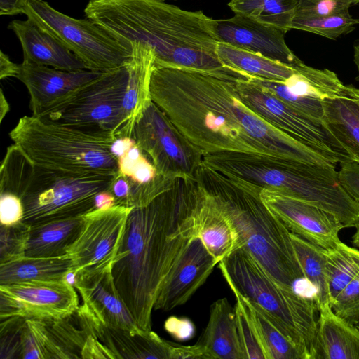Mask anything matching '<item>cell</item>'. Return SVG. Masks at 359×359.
I'll return each instance as SVG.
<instances>
[{
  "mask_svg": "<svg viewBox=\"0 0 359 359\" xmlns=\"http://www.w3.org/2000/svg\"><path fill=\"white\" fill-rule=\"evenodd\" d=\"M83 215L31 226L26 257H57L67 255L79 235Z\"/></svg>",
  "mask_w": 359,
  "mask_h": 359,
  "instance_id": "484cf974",
  "label": "cell"
},
{
  "mask_svg": "<svg viewBox=\"0 0 359 359\" xmlns=\"http://www.w3.org/2000/svg\"><path fill=\"white\" fill-rule=\"evenodd\" d=\"M215 32L219 42L290 66L302 62L287 46L285 32L252 18L235 14L216 20Z\"/></svg>",
  "mask_w": 359,
  "mask_h": 359,
  "instance_id": "2e32d148",
  "label": "cell"
},
{
  "mask_svg": "<svg viewBox=\"0 0 359 359\" xmlns=\"http://www.w3.org/2000/svg\"><path fill=\"white\" fill-rule=\"evenodd\" d=\"M128 79L127 64L104 72L34 116L93 135L121 137L123 101Z\"/></svg>",
  "mask_w": 359,
  "mask_h": 359,
  "instance_id": "52a82bcc",
  "label": "cell"
},
{
  "mask_svg": "<svg viewBox=\"0 0 359 359\" xmlns=\"http://www.w3.org/2000/svg\"><path fill=\"white\" fill-rule=\"evenodd\" d=\"M73 285L79 291L83 304L102 323L134 334L143 332L122 300L111 270L77 272Z\"/></svg>",
  "mask_w": 359,
  "mask_h": 359,
  "instance_id": "ac0fdd59",
  "label": "cell"
},
{
  "mask_svg": "<svg viewBox=\"0 0 359 359\" xmlns=\"http://www.w3.org/2000/svg\"><path fill=\"white\" fill-rule=\"evenodd\" d=\"M9 137L36 166L74 174L118 173L117 159L110 151L116 137L85 133L32 115L20 118Z\"/></svg>",
  "mask_w": 359,
  "mask_h": 359,
  "instance_id": "8992f818",
  "label": "cell"
},
{
  "mask_svg": "<svg viewBox=\"0 0 359 359\" xmlns=\"http://www.w3.org/2000/svg\"><path fill=\"white\" fill-rule=\"evenodd\" d=\"M79 306L76 288L66 280L0 285V318L57 320L72 314Z\"/></svg>",
  "mask_w": 359,
  "mask_h": 359,
  "instance_id": "4fadbf2b",
  "label": "cell"
},
{
  "mask_svg": "<svg viewBox=\"0 0 359 359\" xmlns=\"http://www.w3.org/2000/svg\"><path fill=\"white\" fill-rule=\"evenodd\" d=\"M312 359H359V330L330 305L319 310Z\"/></svg>",
  "mask_w": 359,
  "mask_h": 359,
  "instance_id": "603a6c76",
  "label": "cell"
},
{
  "mask_svg": "<svg viewBox=\"0 0 359 359\" xmlns=\"http://www.w3.org/2000/svg\"><path fill=\"white\" fill-rule=\"evenodd\" d=\"M355 232L352 237L353 245L359 250V222L355 226Z\"/></svg>",
  "mask_w": 359,
  "mask_h": 359,
  "instance_id": "f907efd6",
  "label": "cell"
},
{
  "mask_svg": "<svg viewBox=\"0 0 359 359\" xmlns=\"http://www.w3.org/2000/svg\"><path fill=\"white\" fill-rule=\"evenodd\" d=\"M260 196L291 233L324 249L341 241L339 233L344 226L334 214L274 191L262 189Z\"/></svg>",
  "mask_w": 359,
  "mask_h": 359,
  "instance_id": "5bb4252c",
  "label": "cell"
},
{
  "mask_svg": "<svg viewBox=\"0 0 359 359\" xmlns=\"http://www.w3.org/2000/svg\"><path fill=\"white\" fill-rule=\"evenodd\" d=\"M19 72V64L13 62L2 50L0 51V79L16 77Z\"/></svg>",
  "mask_w": 359,
  "mask_h": 359,
  "instance_id": "7dc6e473",
  "label": "cell"
},
{
  "mask_svg": "<svg viewBox=\"0 0 359 359\" xmlns=\"http://www.w3.org/2000/svg\"><path fill=\"white\" fill-rule=\"evenodd\" d=\"M132 137L160 175L196 180L203 153L152 100L135 122Z\"/></svg>",
  "mask_w": 359,
  "mask_h": 359,
  "instance_id": "8fae6325",
  "label": "cell"
},
{
  "mask_svg": "<svg viewBox=\"0 0 359 359\" xmlns=\"http://www.w3.org/2000/svg\"><path fill=\"white\" fill-rule=\"evenodd\" d=\"M218 265L231 290L261 307L307 359H312L317 328L315 301L277 283L241 248Z\"/></svg>",
  "mask_w": 359,
  "mask_h": 359,
  "instance_id": "5b68a950",
  "label": "cell"
},
{
  "mask_svg": "<svg viewBox=\"0 0 359 359\" xmlns=\"http://www.w3.org/2000/svg\"><path fill=\"white\" fill-rule=\"evenodd\" d=\"M133 208L114 205L83 215L81 232L67 253L73 261L74 274L111 270Z\"/></svg>",
  "mask_w": 359,
  "mask_h": 359,
  "instance_id": "7c38bea8",
  "label": "cell"
},
{
  "mask_svg": "<svg viewBox=\"0 0 359 359\" xmlns=\"http://www.w3.org/2000/svg\"><path fill=\"white\" fill-rule=\"evenodd\" d=\"M265 0H230L229 8L235 14L248 16L258 20L260 17Z\"/></svg>",
  "mask_w": 359,
  "mask_h": 359,
  "instance_id": "ee69618b",
  "label": "cell"
},
{
  "mask_svg": "<svg viewBox=\"0 0 359 359\" xmlns=\"http://www.w3.org/2000/svg\"><path fill=\"white\" fill-rule=\"evenodd\" d=\"M235 313L240 343L244 359H268L251 311L246 300L236 291Z\"/></svg>",
  "mask_w": 359,
  "mask_h": 359,
  "instance_id": "836d02e7",
  "label": "cell"
},
{
  "mask_svg": "<svg viewBox=\"0 0 359 359\" xmlns=\"http://www.w3.org/2000/svg\"><path fill=\"white\" fill-rule=\"evenodd\" d=\"M24 208L22 200L16 195L0 194L1 225H12L22 220Z\"/></svg>",
  "mask_w": 359,
  "mask_h": 359,
  "instance_id": "60d3db41",
  "label": "cell"
},
{
  "mask_svg": "<svg viewBox=\"0 0 359 359\" xmlns=\"http://www.w3.org/2000/svg\"><path fill=\"white\" fill-rule=\"evenodd\" d=\"M246 302L250 306L268 359H307L304 353L281 332L261 307L253 302L248 300Z\"/></svg>",
  "mask_w": 359,
  "mask_h": 359,
  "instance_id": "1f68e13d",
  "label": "cell"
},
{
  "mask_svg": "<svg viewBox=\"0 0 359 359\" xmlns=\"http://www.w3.org/2000/svg\"><path fill=\"white\" fill-rule=\"evenodd\" d=\"M31 226L22 221L0 226V264L25 256Z\"/></svg>",
  "mask_w": 359,
  "mask_h": 359,
  "instance_id": "8d00e7d4",
  "label": "cell"
},
{
  "mask_svg": "<svg viewBox=\"0 0 359 359\" xmlns=\"http://www.w3.org/2000/svg\"><path fill=\"white\" fill-rule=\"evenodd\" d=\"M200 187L177 177L146 205L129 213L111 273L137 325L151 330V313L162 285L189 241L197 235Z\"/></svg>",
  "mask_w": 359,
  "mask_h": 359,
  "instance_id": "7a4b0ae2",
  "label": "cell"
},
{
  "mask_svg": "<svg viewBox=\"0 0 359 359\" xmlns=\"http://www.w3.org/2000/svg\"><path fill=\"white\" fill-rule=\"evenodd\" d=\"M330 304L359 273V250L341 241L325 249Z\"/></svg>",
  "mask_w": 359,
  "mask_h": 359,
  "instance_id": "4dcf8cb0",
  "label": "cell"
},
{
  "mask_svg": "<svg viewBox=\"0 0 359 359\" xmlns=\"http://www.w3.org/2000/svg\"><path fill=\"white\" fill-rule=\"evenodd\" d=\"M217 264L200 237L195 236L165 278L154 310L168 311L185 304L205 283Z\"/></svg>",
  "mask_w": 359,
  "mask_h": 359,
  "instance_id": "9a60e30c",
  "label": "cell"
},
{
  "mask_svg": "<svg viewBox=\"0 0 359 359\" xmlns=\"http://www.w3.org/2000/svg\"><path fill=\"white\" fill-rule=\"evenodd\" d=\"M10 109L9 104L6 99L4 92L1 90L0 93V123L2 122L4 116Z\"/></svg>",
  "mask_w": 359,
  "mask_h": 359,
  "instance_id": "681fc988",
  "label": "cell"
},
{
  "mask_svg": "<svg viewBox=\"0 0 359 359\" xmlns=\"http://www.w3.org/2000/svg\"><path fill=\"white\" fill-rule=\"evenodd\" d=\"M114 205H116L115 198L109 190L102 191L95 196V210L108 209Z\"/></svg>",
  "mask_w": 359,
  "mask_h": 359,
  "instance_id": "c3c4849f",
  "label": "cell"
},
{
  "mask_svg": "<svg viewBox=\"0 0 359 359\" xmlns=\"http://www.w3.org/2000/svg\"><path fill=\"white\" fill-rule=\"evenodd\" d=\"M130 43L133 53L127 63L128 79L123 101L124 123L121 137H132L135 122L151 101L150 79L156 58L150 46L138 42Z\"/></svg>",
  "mask_w": 359,
  "mask_h": 359,
  "instance_id": "7402d4cb",
  "label": "cell"
},
{
  "mask_svg": "<svg viewBox=\"0 0 359 359\" xmlns=\"http://www.w3.org/2000/svg\"><path fill=\"white\" fill-rule=\"evenodd\" d=\"M87 18L125 43L150 46L155 61L212 72L237 73L219 60L216 20L160 0H89Z\"/></svg>",
  "mask_w": 359,
  "mask_h": 359,
  "instance_id": "3957f363",
  "label": "cell"
},
{
  "mask_svg": "<svg viewBox=\"0 0 359 359\" xmlns=\"http://www.w3.org/2000/svg\"><path fill=\"white\" fill-rule=\"evenodd\" d=\"M89 69L67 71L32 62L19 64L16 79L26 86L32 116L101 76Z\"/></svg>",
  "mask_w": 359,
  "mask_h": 359,
  "instance_id": "e0dca14e",
  "label": "cell"
},
{
  "mask_svg": "<svg viewBox=\"0 0 359 359\" xmlns=\"http://www.w3.org/2000/svg\"><path fill=\"white\" fill-rule=\"evenodd\" d=\"M196 344L203 348L208 359H244L235 308L226 298L210 306L208 324Z\"/></svg>",
  "mask_w": 359,
  "mask_h": 359,
  "instance_id": "d4e9b609",
  "label": "cell"
},
{
  "mask_svg": "<svg viewBox=\"0 0 359 359\" xmlns=\"http://www.w3.org/2000/svg\"><path fill=\"white\" fill-rule=\"evenodd\" d=\"M160 1H165L166 0H160Z\"/></svg>",
  "mask_w": 359,
  "mask_h": 359,
  "instance_id": "11a10c76",
  "label": "cell"
},
{
  "mask_svg": "<svg viewBox=\"0 0 359 359\" xmlns=\"http://www.w3.org/2000/svg\"><path fill=\"white\" fill-rule=\"evenodd\" d=\"M199 187L196 212L197 236L219 263L238 248V235L216 201L200 185Z\"/></svg>",
  "mask_w": 359,
  "mask_h": 359,
  "instance_id": "cb8c5ba5",
  "label": "cell"
},
{
  "mask_svg": "<svg viewBox=\"0 0 359 359\" xmlns=\"http://www.w3.org/2000/svg\"><path fill=\"white\" fill-rule=\"evenodd\" d=\"M359 24V19L353 18L349 12L320 18H294L292 29H300L335 40L341 34H348Z\"/></svg>",
  "mask_w": 359,
  "mask_h": 359,
  "instance_id": "e575fe53",
  "label": "cell"
},
{
  "mask_svg": "<svg viewBox=\"0 0 359 359\" xmlns=\"http://www.w3.org/2000/svg\"><path fill=\"white\" fill-rule=\"evenodd\" d=\"M8 28L20 42L23 62L67 71L87 69L78 57L32 20H14Z\"/></svg>",
  "mask_w": 359,
  "mask_h": 359,
  "instance_id": "ffe728a7",
  "label": "cell"
},
{
  "mask_svg": "<svg viewBox=\"0 0 359 359\" xmlns=\"http://www.w3.org/2000/svg\"><path fill=\"white\" fill-rule=\"evenodd\" d=\"M290 237L304 278L315 290L318 310L331 306L325 249L291 232Z\"/></svg>",
  "mask_w": 359,
  "mask_h": 359,
  "instance_id": "f1b7e54d",
  "label": "cell"
},
{
  "mask_svg": "<svg viewBox=\"0 0 359 359\" xmlns=\"http://www.w3.org/2000/svg\"><path fill=\"white\" fill-rule=\"evenodd\" d=\"M109 191L115 198L116 205L126 207V203L130 192V183L125 176L118 172L113 180Z\"/></svg>",
  "mask_w": 359,
  "mask_h": 359,
  "instance_id": "f6af8a7d",
  "label": "cell"
},
{
  "mask_svg": "<svg viewBox=\"0 0 359 359\" xmlns=\"http://www.w3.org/2000/svg\"><path fill=\"white\" fill-rule=\"evenodd\" d=\"M241 73L212 72L154 60L151 100L203 153H256L336 167L331 158L272 127L241 100Z\"/></svg>",
  "mask_w": 359,
  "mask_h": 359,
  "instance_id": "6da1fadb",
  "label": "cell"
},
{
  "mask_svg": "<svg viewBox=\"0 0 359 359\" xmlns=\"http://www.w3.org/2000/svg\"><path fill=\"white\" fill-rule=\"evenodd\" d=\"M34 164L16 144L8 147L0 168V194L22 196Z\"/></svg>",
  "mask_w": 359,
  "mask_h": 359,
  "instance_id": "d6a6232c",
  "label": "cell"
},
{
  "mask_svg": "<svg viewBox=\"0 0 359 359\" xmlns=\"http://www.w3.org/2000/svg\"><path fill=\"white\" fill-rule=\"evenodd\" d=\"M27 3L28 0H0V15L25 14Z\"/></svg>",
  "mask_w": 359,
  "mask_h": 359,
  "instance_id": "bcb514c9",
  "label": "cell"
},
{
  "mask_svg": "<svg viewBox=\"0 0 359 359\" xmlns=\"http://www.w3.org/2000/svg\"><path fill=\"white\" fill-rule=\"evenodd\" d=\"M196 180L216 201L244 249L279 284L294 289L305 280L290 231L262 201L261 189L229 177L203 163Z\"/></svg>",
  "mask_w": 359,
  "mask_h": 359,
  "instance_id": "277c9868",
  "label": "cell"
},
{
  "mask_svg": "<svg viewBox=\"0 0 359 359\" xmlns=\"http://www.w3.org/2000/svg\"><path fill=\"white\" fill-rule=\"evenodd\" d=\"M241 100L272 127L331 158L337 163L351 161L323 121L291 107L267 88L248 78L236 81Z\"/></svg>",
  "mask_w": 359,
  "mask_h": 359,
  "instance_id": "30bf717a",
  "label": "cell"
},
{
  "mask_svg": "<svg viewBox=\"0 0 359 359\" xmlns=\"http://www.w3.org/2000/svg\"><path fill=\"white\" fill-rule=\"evenodd\" d=\"M355 325L358 328V330H359V320L355 323Z\"/></svg>",
  "mask_w": 359,
  "mask_h": 359,
  "instance_id": "db71d44e",
  "label": "cell"
},
{
  "mask_svg": "<svg viewBox=\"0 0 359 359\" xmlns=\"http://www.w3.org/2000/svg\"><path fill=\"white\" fill-rule=\"evenodd\" d=\"M333 311L351 324L359 320V273L331 303Z\"/></svg>",
  "mask_w": 359,
  "mask_h": 359,
  "instance_id": "f35d334b",
  "label": "cell"
},
{
  "mask_svg": "<svg viewBox=\"0 0 359 359\" xmlns=\"http://www.w3.org/2000/svg\"><path fill=\"white\" fill-rule=\"evenodd\" d=\"M249 79L267 88L278 98L294 109L313 118L323 121L324 113L322 100L294 95L288 90L282 81H273L252 76H249Z\"/></svg>",
  "mask_w": 359,
  "mask_h": 359,
  "instance_id": "d590c367",
  "label": "cell"
},
{
  "mask_svg": "<svg viewBox=\"0 0 359 359\" xmlns=\"http://www.w3.org/2000/svg\"><path fill=\"white\" fill-rule=\"evenodd\" d=\"M216 53L225 67L257 79L285 81L294 72V65L283 64L222 42L217 43Z\"/></svg>",
  "mask_w": 359,
  "mask_h": 359,
  "instance_id": "83f0119b",
  "label": "cell"
},
{
  "mask_svg": "<svg viewBox=\"0 0 359 359\" xmlns=\"http://www.w3.org/2000/svg\"><path fill=\"white\" fill-rule=\"evenodd\" d=\"M346 1H348L351 4H355L359 3V0H346Z\"/></svg>",
  "mask_w": 359,
  "mask_h": 359,
  "instance_id": "f5cc1de1",
  "label": "cell"
},
{
  "mask_svg": "<svg viewBox=\"0 0 359 359\" xmlns=\"http://www.w3.org/2000/svg\"><path fill=\"white\" fill-rule=\"evenodd\" d=\"M74 271L68 255L57 257H23L0 264V285L26 281H62Z\"/></svg>",
  "mask_w": 359,
  "mask_h": 359,
  "instance_id": "4316f807",
  "label": "cell"
},
{
  "mask_svg": "<svg viewBox=\"0 0 359 359\" xmlns=\"http://www.w3.org/2000/svg\"><path fill=\"white\" fill-rule=\"evenodd\" d=\"M354 62L359 73V43L354 46ZM358 79H359V75Z\"/></svg>",
  "mask_w": 359,
  "mask_h": 359,
  "instance_id": "816d5d0a",
  "label": "cell"
},
{
  "mask_svg": "<svg viewBox=\"0 0 359 359\" xmlns=\"http://www.w3.org/2000/svg\"><path fill=\"white\" fill-rule=\"evenodd\" d=\"M116 175L74 174L34 165L21 197L22 222L34 226L85 215L95 210V196L109 190Z\"/></svg>",
  "mask_w": 359,
  "mask_h": 359,
  "instance_id": "ba28073f",
  "label": "cell"
},
{
  "mask_svg": "<svg viewBox=\"0 0 359 359\" xmlns=\"http://www.w3.org/2000/svg\"><path fill=\"white\" fill-rule=\"evenodd\" d=\"M299 0H265L257 20L273 25L285 32L292 29V22Z\"/></svg>",
  "mask_w": 359,
  "mask_h": 359,
  "instance_id": "74e56055",
  "label": "cell"
},
{
  "mask_svg": "<svg viewBox=\"0 0 359 359\" xmlns=\"http://www.w3.org/2000/svg\"><path fill=\"white\" fill-rule=\"evenodd\" d=\"M294 67V74L282 82L294 95L323 100L332 97L344 86L337 75L327 69H316L303 62Z\"/></svg>",
  "mask_w": 359,
  "mask_h": 359,
  "instance_id": "f546056e",
  "label": "cell"
},
{
  "mask_svg": "<svg viewBox=\"0 0 359 359\" xmlns=\"http://www.w3.org/2000/svg\"><path fill=\"white\" fill-rule=\"evenodd\" d=\"M323 122L351 161L359 163V89L345 86L332 97L322 100Z\"/></svg>",
  "mask_w": 359,
  "mask_h": 359,
  "instance_id": "44dd1931",
  "label": "cell"
},
{
  "mask_svg": "<svg viewBox=\"0 0 359 359\" xmlns=\"http://www.w3.org/2000/svg\"><path fill=\"white\" fill-rule=\"evenodd\" d=\"M338 175L344 188L359 203V163L353 161L340 163Z\"/></svg>",
  "mask_w": 359,
  "mask_h": 359,
  "instance_id": "b9f144b4",
  "label": "cell"
},
{
  "mask_svg": "<svg viewBox=\"0 0 359 359\" xmlns=\"http://www.w3.org/2000/svg\"><path fill=\"white\" fill-rule=\"evenodd\" d=\"M351 5L346 0H299L294 18H320L346 13Z\"/></svg>",
  "mask_w": 359,
  "mask_h": 359,
  "instance_id": "ab89813d",
  "label": "cell"
},
{
  "mask_svg": "<svg viewBox=\"0 0 359 359\" xmlns=\"http://www.w3.org/2000/svg\"><path fill=\"white\" fill-rule=\"evenodd\" d=\"M25 15L58 39L87 69L110 71L124 66L132 57L131 43H123L88 18L65 15L43 0H28Z\"/></svg>",
  "mask_w": 359,
  "mask_h": 359,
  "instance_id": "9c48e42d",
  "label": "cell"
},
{
  "mask_svg": "<svg viewBox=\"0 0 359 359\" xmlns=\"http://www.w3.org/2000/svg\"><path fill=\"white\" fill-rule=\"evenodd\" d=\"M164 328L178 341H187L195 334V326L191 320L184 317L170 316L164 323Z\"/></svg>",
  "mask_w": 359,
  "mask_h": 359,
  "instance_id": "7bdbcfd3",
  "label": "cell"
},
{
  "mask_svg": "<svg viewBox=\"0 0 359 359\" xmlns=\"http://www.w3.org/2000/svg\"><path fill=\"white\" fill-rule=\"evenodd\" d=\"M90 314L93 332L109 358L174 359L175 343L161 339L152 330L134 334L106 325Z\"/></svg>",
  "mask_w": 359,
  "mask_h": 359,
  "instance_id": "d6986e66",
  "label": "cell"
}]
</instances>
